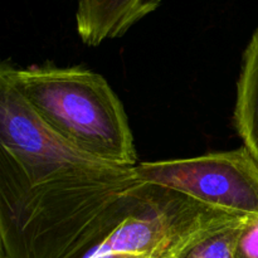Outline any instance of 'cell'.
Masks as SVG:
<instances>
[{"label": "cell", "mask_w": 258, "mask_h": 258, "mask_svg": "<svg viewBox=\"0 0 258 258\" xmlns=\"http://www.w3.org/2000/svg\"><path fill=\"white\" fill-rule=\"evenodd\" d=\"M145 188L134 166L30 184L0 150V252L7 258H68L125 218Z\"/></svg>", "instance_id": "6da1fadb"}, {"label": "cell", "mask_w": 258, "mask_h": 258, "mask_svg": "<svg viewBox=\"0 0 258 258\" xmlns=\"http://www.w3.org/2000/svg\"><path fill=\"white\" fill-rule=\"evenodd\" d=\"M5 80L52 130L83 153L117 166L136 165L123 106L107 81L82 67H0Z\"/></svg>", "instance_id": "7a4b0ae2"}, {"label": "cell", "mask_w": 258, "mask_h": 258, "mask_svg": "<svg viewBox=\"0 0 258 258\" xmlns=\"http://www.w3.org/2000/svg\"><path fill=\"white\" fill-rule=\"evenodd\" d=\"M221 214L226 213L146 184L125 218L68 258H169L193 232Z\"/></svg>", "instance_id": "3957f363"}, {"label": "cell", "mask_w": 258, "mask_h": 258, "mask_svg": "<svg viewBox=\"0 0 258 258\" xmlns=\"http://www.w3.org/2000/svg\"><path fill=\"white\" fill-rule=\"evenodd\" d=\"M139 181L233 217L258 216V163L246 148L134 166Z\"/></svg>", "instance_id": "277c9868"}, {"label": "cell", "mask_w": 258, "mask_h": 258, "mask_svg": "<svg viewBox=\"0 0 258 258\" xmlns=\"http://www.w3.org/2000/svg\"><path fill=\"white\" fill-rule=\"evenodd\" d=\"M0 150L12 159L30 184L117 166L93 158L66 141L2 78Z\"/></svg>", "instance_id": "5b68a950"}, {"label": "cell", "mask_w": 258, "mask_h": 258, "mask_svg": "<svg viewBox=\"0 0 258 258\" xmlns=\"http://www.w3.org/2000/svg\"><path fill=\"white\" fill-rule=\"evenodd\" d=\"M160 4L161 0H78L77 33L86 45L97 47L125 35Z\"/></svg>", "instance_id": "8992f818"}, {"label": "cell", "mask_w": 258, "mask_h": 258, "mask_svg": "<svg viewBox=\"0 0 258 258\" xmlns=\"http://www.w3.org/2000/svg\"><path fill=\"white\" fill-rule=\"evenodd\" d=\"M233 122L244 148L258 163V28L243 53Z\"/></svg>", "instance_id": "52a82bcc"}, {"label": "cell", "mask_w": 258, "mask_h": 258, "mask_svg": "<svg viewBox=\"0 0 258 258\" xmlns=\"http://www.w3.org/2000/svg\"><path fill=\"white\" fill-rule=\"evenodd\" d=\"M246 217L221 214L190 234L169 258H236Z\"/></svg>", "instance_id": "ba28073f"}, {"label": "cell", "mask_w": 258, "mask_h": 258, "mask_svg": "<svg viewBox=\"0 0 258 258\" xmlns=\"http://www.w3.org/2000/svg\"><path fill=\"white\" fill-rule=\"evenodd\" d=\"M236 258H258V216L244 219L237 239Z\"/></svg>", "instance_id": "9c48e42d"}, {"label": "cell", "mask_w": 258, "mask_h": 258, "mask_svg": "<svg viewBox=\"0 0 258 258\" xmlns=\"http://www.w3.org/2000/svg\"><path fill=\"white\" fill-rule=\"evenodd\" d=\"M0 258H7V257H5V254L3 253V252H0Z\"/></svg>", "instance_id": "30bf717a"}]
</instances>
